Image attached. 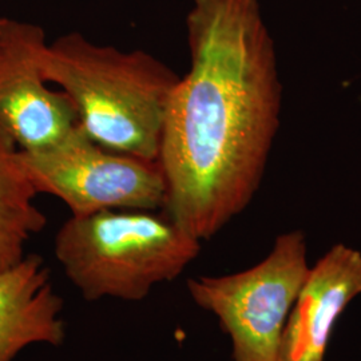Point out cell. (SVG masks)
<instances>
[{
  "instance_id": "obj_9",
  "label": "cell",
  "mask_w": 361,
  "mask_h": 361,
  "mask_svg": "<svg viewBox=\"0 0 361 361\" xmlns=\"http://www.w3.org/2000/svg\"><path fill=\"white\" fill-rule=\"evenodd\" d=\"M18 155V147L0 133V271L25 257L27 241L42 232L46 216Z\"/></svg>"
},
{
  "instance_id": "obj_4",
  "label": "cell",
  "mask_w": 361,
  "mask_h": 361,
  "mask_svg": "<svg viewBox=\"0 0 361 361\" xmlns=\"http://www.w3.org/2000/svg\"><path fill=\"white\" fill-rule=\"evenodd\" d=\"M310 268L305 235L293 231L280 234L257 265L190 279L188 290L231 337L233 361H279L285 324Z\"/></svg>"
},
{
  "instance_id": "obj_10",
  "label": "cell",
  "mask_w": 361,
  "mask_h": 361,
  "mask_svg": "<svg viewBox=\"0 0 361 361\" xmlns=\"http://www.w3.org/2000/svg\"><path fill=\"white\" fill-rule=\"evenodd\" d=\"M4 20H6V16H0V27L4 23Z\"/></svg>"
},
{
  "instance_id": "obj_8",
  "label": "cell",
  "mask_w": 361,
  "mask_h": 361,
  "mask_svg": "<svg viewBox=\"0 0 361 361\" xmlns=\"http://www.w3.org/2000/svg\"><path fill=\"white\" fill-rule=\"evenodd\" d=\"M62 310L63 300L38 255L0 271V361H13L31 344L61 345L66 337Z\"/></svg>"
},
{
  "instance_id": "obj_7",
  "label": "cell",
  "mask_w": 361,
  "mask_h": 361,
  "mask_svg": "<svg viewBox=\"0 0 361 361\" xmlns=\"http://www.w3.org/2000/svg\"><path fill=\"white\" fill-rule=\"evenodd\" d=\"M361 295V252L332 246L301 286L288 316L279 361H324L335 324Z\"/></svg>"
},
{
  "instance_id": "obj_5",
  "label": "cell",
  "mask_w": 361,
  "mask_h": 361,
  "mask_svg": "<svg viewBox=\"0 0 361 361\" xmlns=\"http://www.w3.org/2000/svg\"><path fill=\"white\" fill-rule=\"evenodd\" d=\"M18 155L37 193L59 198L71 216L165 205L166 182L158 161L110 150L78 123L61 140Z\"/></svg>"
},
{
  "instance_id": "obj_6",
  "label": "cell",
  "mask_w": 361,
  "mask_h": 361,
  "mask_svg": "<svg viewBox=\"0 0 361 361\" xmlns=\"http://www.w3.org/2000/svg\"><path fill=\"white\" fill-rule=\"evenodd\" d=\"M47 43L38 25L6 18L0 27V133L18 150L47 146L77 126L68 97L42 75Z\"/></svg>"
},
{
  "instance_id": "obj_3",
  "label": "cell",
  "mask_w": 361,
  "mask_h": 361,
  "mask_svg": "<svg viewBox=\"0 0 361 361\" xmlns=\"http://www.w3.org/2000/svg\"><path fill=\"white\" fill-rule=\"evenodd\" d=\"M201 241L161 210H104L71 216L55 235V257L87 301H141L180 277Z\"/></svg>"
},
{
  "instance_id": "obj_2",
  "label": "cell",
  "mask_w": 361,
  "mask_h": 361,
  "mask_svg": "<svg viewBox=\"0 0 361 361\" xmlns=\"http://www.w3.org/2000/svg\"><path fill=\"white\" fill-rule=\"evenodd\" d=\"M40 66L91 140L158 161L169 97L180 78L170 66L150 52L98 44L75 31L47 43Z\"/></svg>"
},
{
  "instance_id": "obj_1",
  "label": "cell",
  "mask_w": 361,
  "mask_h": 361,
  "mask_svg": "<svg viewBox=\"0 0 361 361\" xmlns=\"http://www.w3.org/2000/svg\"><path fill=\"white\" fill-rule=\"evenodd\" d=\"M186 40L190 68L169 97L158 162L162 210L202 243L257 193L283 87L258 0H193Z\"/></svg>"
}]
</instances>
